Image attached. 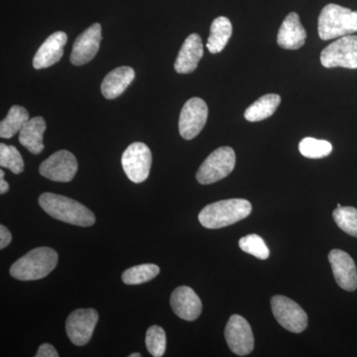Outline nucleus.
I'll return each mask as SVG.
<instances>
[{"label":"nucleus","mask_w":357,"mask_h":357,"mask_svg":"<svg viewBox=\"0 0 357 357\" xmlns=\"http://www.w3.org/2000/svg\"><path fill=\"white\" fill-rule=\"evenodd\" d=\"M39 204L45 213L61 222L84 227L95 225L96 217L93 211L67 197L44 192L39 197Z\"/></svg>","instance_id":"nucleus-1"},{"label":"nucleus","mask_w":357,"mask_h":357,"mask_svg":"<svg viewBox=\"0 0 357 357\" xmlns=\"http://www.w3.org/2000/svg\"><path fill=\"white\" fill-rule=\"evenodd\" d=\"M251 211L252 206L248 199H225L204 206L199 213V220L206 229H222L248 218Z\"/></svg>","instance_id":"nucleus-2"},{"label":"nucleus","mask_w":357,"mask_h":357,"mask_svg":"<svg viewBox=\"0 0 357 357\" xmlns=\"http://www.w3.org/2000/svg\"><path fill=\"white\" fill-rule=\"evenodd\" d=\"M58 253L50 248H38L20 258L10 268V275L20 281L43 279L57 266Z\"/></svg>","instance_id":"nucleus-3"},{"label":"nucleus","mask_w":357,"mask_h":357,"mask_svg":"<svg viewBox=\"0 0 357 357\" xmlns=\"http://www.w3.org/2000/svg\"><path fill=\"white\" fill-rule=\"evenodd\" d=\"M319 38L324 41L347 36L357 32V11L330 3L324 7L319 16Z\"/></svg>","instance_id":"nucleus-4"},{"label":"nucleus","mask_w":357,"mask_h":357,"mask_svg":"<svg viewBox=\"0 0 357 357\" xmlns=\"http://www.w3.org/2000/svg\"><path fill=\"white\" fill-rule=\"evenodd\" d=\"M236 157L231 147L223 146L208 155L197 173L199 184L210 185L222 180L234 171Z\"/></svg>","instance_id":"nucleus-5"},{"label":"nucleus","mask_w":357,"mask_h":357,"mask_svg":"<svg viewBox=\"0 0 357 357\" xmlns=\"http://www.w3.org/2000/svg\"><path fill=\"white\" fill-rule=\"evenodd\" d=\"M321 63L326 69H357V36L347 35L328 45L321 51Z\"/></svg>","instance_id":"nucleus-6"},{"label":"nucleus","mask_w":357,"mask_h":357,"mask_svg":"<svg viewBox=\"0 0 357 357\" xmlns=\"http://www.w3.org/2000/svg\"><path fill=\"white\" fill-rule=\"evenodd\" d=\"M121 164L124 173L131 182L135 184L144 182L151 169V150L144 143L134 142L122 154Z\"/></svg>","instance_id":"nucleus-7"},{"label":"nucleus","mask_w":357,"mask_h":357,"mask_svg":"<svg viewBox=\"0 0 357 357\" xmlns=\"http://www.w3.org/2000/svg\"><path fill=\"white\" fill-rule=\"evenodd\" d=\"M275 319L285 330L294 333L304 332L307 326V312L290 298L274 296L271 299Z\"/></svg>","instance_id":"nucleus-8"},{"label":"nucleus","mask_w":357,"mask_h":357,"mask_svg":"<svg viewBox=\"0 0 357 357\" xmlns=\"http://www.w3.org/2000/svg\"><path fill=\"white\" fill-rule=\"evenodd\" d=\"M208 109L199 98H192L185 103L178 119V131L185 140H192L203 130L208 121Z\"/></svg>","instance_id":"nucleus-9"},{"label":"nucleus","mask_w":357,"mask_h":357,"mask_svg":"<svg viewBox=\"0 0 357 357\" xmlns=\"http://www.w3.org/2000/svg\"><path fill=\"white\" fill-rule=\"evenodd\" d=\"M230 351L238 356H246L255 349V337L248 321L239 314L230 317L225 331Z\"/></svg>","instance_id":"nucleus-10"},{"label":"nucleus","mask_w":357,"mask_h":357,"mask_svg":"<svg viewBox=\"0 0 357 357\" xmlns=\"http://www.w3.org/2000/svg\"><path fill=\"white\" fill-rule=\"evenodd\" d=\"M98 321L96 310L79 309L73 312L66 321V333L72 344L77 347L89 344Z\"/></svg>","instance_id":"nucleus-11"},{"label":"nucleus","mask_w":357,"mask_h":357,"mask_svg":"<svg viewBox=\"0 0 357 357\" xmlns=\"http://www.w3.org/2000/svg\"><path fill=\"white\" fill-rule=\"evenodd\" d=\"M39 172L54 182H70L77 172L76 157L67 150H60L45 160L40 165Z\"/></svg>","instance_id":"nucleus-12"},{"label":"nucleus","mask_w":357,"mask_h":357,"mask_svg":"<svg viewBox=\"0 0 357 357\" xmlns=\"http://www.w3.org/2000/svg\"><path fill=\"white\" fill-rule=\"evenodd\" d=\"M102 41V26L95 23L84 30L75 41L70 54V63L75 66L88 64L96 57Z\"/></svg>","instance_id":"nucleus-13"},{"label":"nucleus","mask_w":357,"mask_h":357,"mask_svg":"<svg viewBox=\"0 0 357 357\" xmlns=\"http://www.w3.org/2000/svg\"><path fill=\"white\" fill-rule=\"evenodd\" d=\"M328 261L332 266L335 282L345 291L357 289V269L351 256L340 249H333L328 255Z\"/></svg>","instance_id":"nucleus-14"},{"label":"nucleus","mask_w":357,"mask_h":357,"mask_svg":"<svg viewBox=\"0 0 357 357\" xmlns=\"http://www.w3.org/2000/svg\"><path fill=\"white\" fill-rule=\"evenodd\" d=\"M171 307L178 318L192 321L202 314V301L192 288L181 286L171 295Z\"/></svg>","instance_id":"nucleus-15"},{"label":"nucleus","mask_w":357,"mask_h":357,"mask_svg":"<svg viewBox=\"0 0 357 357\" xmlns=\"http://www.w3.org/2000/svg\"><path fill=\"white\" fill-rule=\"evenodd\" d=\"M67 41V34L63 31L55 32L49 36L35 54L33 67L36 70L46 69L58 63L64 55Z\"/></svg>","instance_id":"nucleus-16"},{"label":"nucleus","mask_w":357,"mask_h":357,"mask_svg":"<svg viewBox=\"0 0 357 357\" xmlns=\"http://www.w3.org/2000/svg\"><path fill=\"white\" fill-rule=\"evenodd\" d=\"M203 56V42L199 35L194 33L185 40L182 48L178 52L174 68L178 74H191L198 68L199 62Z\"/></svg>","instance_id":"nucleus-17"},{"label":"nucleus","mask_w":357,"mask_h":357,"mask_svg":"<svg viewBox=\"0 0 357 357\" xmlns=\"http://www.w3.org/2000/svg\"><path fill=\"white\" fill-rule=\"evenodd\" d=\"M306 39L307 32L299 15L296 13H289L279 29L277 43L286 50H297L304 46Z\"/></svg>","instance_id":"nucleus-18"},{"label":"nucleus","mask_w":357,"mask_h":357,"mask_svg":"<svg viewBox=\"0 0 357 357\" xmlns=\"http://www.w3.org/2000/svg\"><path fill=\"white\" fill-rule=\"evenodd\" d=\"M134 77H135V72L132 68L126 67V66L112 70L103 79L102 86H100L102 96L107 100L119 98L128 88L129 84L132 83Z\"/></svg>","instance_id":"nucleus-19"},{"label":"nucleus","mask_w":357,"mask_h":357,"mask_svg":"<svg viewBox=\"0 0 357 357\" xmlns=\"http://www.w3.org/2000/svg\"><path fill=\"white\" fill-rule=\"evenodd\" d=\"M46 122L43 117L29 119L20 131V142L32 154L38 155L44 150L43 137Z\"/></svg>","instance_id":"nucleus-20"},{"label":"nucleus","mask_w":357,"mask_h":357,"mask_svg":"<svg viewBox=\"0 0 357 357\" xmlns=\"http://www.w3.org/2000/svg\"><path fill=\"white\" fill-rule=\"evenodd\" d=\"M232 34V25L229 18L220 16L213 21L206 48L211 54L220 53L229 43Z\"/></svg>","instance_id":"nucleus-21"},{"label":"nucleus","mask_w":357,"mask_h":357,"mask_svg":"<svg viewBox=\"0 0 357 357\" xmlns=\"http://www.w3.org/2000/svg\"><path fill=\"white\" fill-rule=\"evenodd\" d=\"M280 103V96L275 93L263 96L245 110L244 117L250 122L264 121L275 114Z\"/></svg>","instance_id":"nucleus-22"},{"label":"nucleus","mask_w":357,"mask_h":357,"mask_svg":"<svg viewBox=\"0 0 357 357\" xmlns=\"http://www.w3.org/2000/svg\"><path fill=\"white\" fill-rule=\"evenodd\" d=\"M29 121V114L25 107L20 105H13L9 109L7 116L0 122V137H13L16 133L20 132L26 122Z\"/></svg>","instance_id":"nucleus-23"},{"label":"nucleus","mask_w":357,"mask_h":357,"mask_svg":"<svg viewBox=\"0 0 357 357\" xmlns=\"http://www.w3.org/2000/svg\"><path fill=\"white\" fill-rule=\"evenodd\" d=\"M160 268L155 264H141L126 270L122 274V281L128 285H139L151 281L158 276Z\"/></svg>","instance_id":"nucleus-24"},{"label":"nucleus","mask_w":357,"mask_h":357,"mask_svg":"<svg viewBox=\"0 0 357 357\" xmlns=\"http://www.w3.org/2000/svg\"><path fill=\"white\" fill-rule=\"evenodd\" d=\"M301 154L306 158L321 159L328 156L333 151V145L328 141L304 138L299 144Z\"/></svg>","instance_id":"nucleus-25"},{"label":"nucleus","mask_w":357,"mask_h":357,"mask_svg":"<svg viewBox=\"0 0 357 357\" xmlns=\"http://www.w3.org/2000/svg\"><path fill=\"white\" fill-rule=\"evenodd\" d=\"M333 220L345 234L357 237V208L352 206H340L333 211Z\"/></svg>","instance_id":"nucleus-26"},{"label":"nucleus","mask_w":357,"mask_h":357,"mask_svg":"<svg viewBox=\"0 0 357 357\" xmlns=\"http://www.w3.org/2000/svg\"><path fill=\"white\" fill-rule=\"evenodd\" d=\"M0 166L9 169L14 174H21L24 170V161L17 148L0 144Z\"/></svg>","instance_id":"nucleus-27"},{"label":"nucleus","mask_w":357,"mask_h":357,"mask_svg":"<svg viewBox=\"0 0 357 357\" xmlns=\"http://www.w3.org/2000/svg\"><path fill=\"white\" fill-rule=\"evenodd\" d=\"M148 351L152 356L161 357L166 351V333L163 328L159 326H152L148 328L146 338H145Z\"/></svg>","instance_id":"nucleus-28"},{"label":"nucleus","mask_w":357,"mask_h":357,"mask_svg":"<svg viewBox=\"0 0 357 357\" xmlns=\"http://www.w3.org/2000/svg\"><path fill=\"white\" fill-rule=\"evenodd\" d=\"M238 244L241 250L248 255L255 256L256 258L264 260L269 257V249H268L266 243L263 241L262 237L257 234H248V236L243 237Z\"/></svg>","instance_id":"nucleus-29"},{"label":"nucleus","mask_w":357,"mask_h":357,"mask_svg":"<svg viewBox=\"0 0 357 357\" xmlns=\"http://www.w3.org/2000/svg\"><path fill=\"white\" fill-rule=\"evenodd\" d=\"M36 357H58V351H56L53 345L49 344H43L40 345L38 351H37Z\"/></svg>","instance_id":"nucleus-30"},{"label":"nucleus","mask_w":357,"mask_h":357,"mask_svg":"<svg viewBox=\"0 0 357 357\" xmlns=\"http://www.w3.org/2000/svg\"><path fill=\"white\" fill-rule=\"evenodd\" d=\"M13 241L11 232L4 225H0V248L4 249Z\"/></svg>","instance_id":"nucleus-31"},{"label":"nucleus","mask_w":357,"mask_h":357,"mask_svg":"<svg viewBox=\"0 0 357 357\" xmlns=\"http://www.w3.org/2000/svg\"><path fill=\"white\" fill-rule=\"evenodd\" d=\"M4 176H6L4 171H0V194L1 195L6 194V192L9 191V185L8 183L4 180Z\"/></svg>","instance_id":"nucleus-32"},{"label":"nucleus","mask_w":357,"mask_h":357,"mask_svg":"<svg viewBox=\"0 0 357 357\" xmlns=\"http://www.w3.org/2000/svg\"><path fill=\"white\" fill-rule=\"evenodd\" d=\"M129 357H141V354H138V352H135V354H131Z\"/></svg>","instance_id":"nucleus-33"}]
</instances>
